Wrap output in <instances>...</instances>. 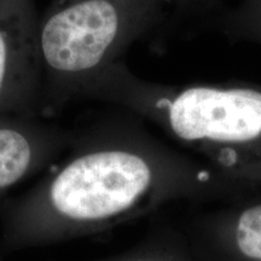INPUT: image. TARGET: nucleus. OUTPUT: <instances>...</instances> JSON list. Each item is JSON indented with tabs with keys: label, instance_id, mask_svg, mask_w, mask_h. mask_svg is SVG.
<instances>
[{
	"label": "nucleus",
	"instance_id": "obj_4",
	"mask_svg": "<svg viewBox=\"0 0 261 261\" xmlns=\"http://www.w3.org/2000/svg\"><path fill=\"white\" fill-rule=\"evenodd\" d=\"M34 0H0V120L35 117L41 103Z\"/></svg>",
	"mask_w": 261,
	"mask_h": 261
},
{
	"label": "nucleus",
	"instance_id": "obj_1",
	"mask_svg": "<svg viewBox=\"0 0 261 261\" xmlns=\"http://www.w3.org/2000/svg\"><path fill=\"white\" fill-rule=\"evenodd\" d=\"M70 154L31 190L0 204L9 249L75 238L155 200L172 162L151 133L110 123L76 135Z\"/></svg>",
	"mask_w": 261,
	"mask_h": 261
},
{
	"label": "nucleus",
	"instance_id": "obj_5",
	"mask_svg": "<svg viewBox=\"0 0 261 261\" xmlns=\"http://www.w3.org/2000/svg\"><path fill=\"white\" fill-rule=\"evenodd\" d=\"M76 135L35 117L0 120V200L69 150Z\"/></svg>",
	"mask_w": 261,
	"mask_h": 261
},
{
	"label": "nucleus",
	"instance_id": "obj_7",
	"mask_svg": "<svg viewBox=\"0 0 261 261\" xmlns=\"http://www.w3.org/2000/svg\"><path fill=\"white\" fill-rule=\"evenodd\" d=\"M236 238L244 255L261 259V202L249 205L240 214Z\"/></svg>",
	"mask_w": 261,
	"mask_h": 261
},
{
	"label": "nucleus",
	"instance_id": "obj_8",
	"mask_svg": "<svg viewBox=\"0 0 261 261\" xmlns=\"http://www.w3.org/2000/svg\"><path fill=\"white\" fill-rule=\"evenodd\" d=\"M162 2L167 6V9L173 8L181 12L198 11L213 5L211 0H162Z\"/></svg>",
	"mask_w": 261,
	"mask_h": 261
},
{
	"label": "nucleus",
	"instance_id": "obj_3",
	"mask_svg": "<svg viewBox=\"0 0 261 261\" xmlns=\"http://www.w3.org/2000/svg\"><path fill=\"white\" fill-rule=\"evenodd\" d=\"M162 0H51L39 17L41 103L77 98L85 81L120 61L162 21Z\"/></svg>",
	"mask_w": 261,
	"mask_h": 261
},
{
	"label": "nucleus",
	"instance_id": "obj_9",
	"mask_svg": "<svg viewBox=\"0 0 261 261\" xmlns=\"http://www.w3.org/2000/svg\"><path fill=\"white\" fill-rule=\"evenodd\" d=\"M211 2H212V4H214V2H215V0H211Z\"/></svg>",
	"mask_w": 261,
	"mask_h": 261
},
{
	"label": "nucleus",
	"instance_id": "obj_6",
	"mask_svg": "<svg viewBox=\"0 0 261 261\" xmlns=\"http://www.w3.org/2000/svg\"><path fill=\"white\" fill-rule=\"evenodd\" d=\"M220 27L230 38L261 46V0H240L221 17Z\"/></svg>",
	"mask_w": 261,
	"mask_h": 261
},
{
	"label": "nucleus",
	"instance_id": "obj_2",
	"mask_svg": "<svg viewBox=\"0 0 261 261\" xmlns=\"http://www.w3.org/2000/svg\"><path fill=\"white\" fill-rule=\"evenodd\" d=\"M79 97L135 114L226 171L261 165V85L156 83L119 61L85 81Z\"/></svg>",
	"mask_w": 261,
	"mask_h": 261
}]
</instances>
